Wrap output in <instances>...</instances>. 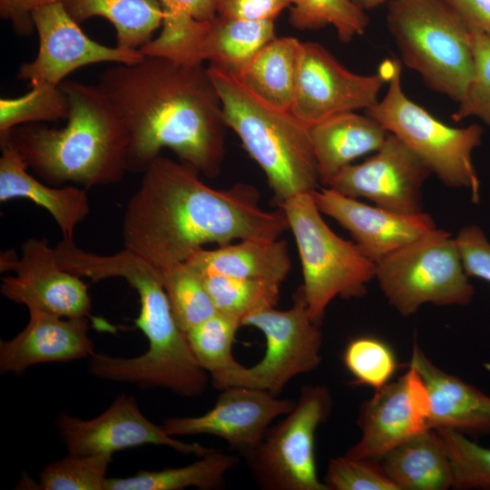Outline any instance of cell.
<instances>
[{
	"instance_id": "18",
	"label": "cell",
	"mask_w": 490,
	"mask_h": 490,
	"mask_svg": "<svg viewBox=\"0 0 490 490\" xmlns=\"http://www.w3.org/2000/svg\"><path fill=\"white\" fill-rule=\"evenodd\" d=\"M295 405L294 400L278 398L264 390L231 387L222 389L214 407L203 415L172 417L162 426L172 436L211 435L222 438L247 458L270 423L289 413Z\"/></svg>"
},
{
	"instance_id": "22",
	"label": "cell",
	"mask_w": 490,
	"mask_h": 490,
	"mask_svg": "<svg viewBox=\"0 0 490 490\" xmlns=\"http://www.w3.org/2000/svg\"><path fill=\"white\" fill-rule=\"evenodd\" d=\"M0 201L25 198L47 211L57 223L63 240H74L76 227L90 212L86 191L44 183L31 175L15 148L0 141Z\"/></svg>"
},
{
	"instance_id": "40",
	"label": "cell",
	"mask_w": 490,
	"mask_h": 490,
	"mask_svg": "<svg viewBox=\"0 0 490 490\" xmlns=\"http://www.w3.org/2000/svg\"><path fill=\"white\" fill-rule=\"evenodd\" d=\"M322 482L328 490H397L377 460L346 454L330 459Z\"/></svg>"
},
{
	"instance_id": "32",
	"label": "cell",
	"mask_w": 490,
	"mask_h": 490,
	"mask_svg": "<svg viewBox=\"0 0 490 490\" xmlns=\"http://www.w3.org/2000/svg\"><path fill=\"white\" fill-rule=\"evenodd\" d=\"M240 327V318L217 311L185 333L194 357L211 377L227 373L240 364L232 354Z\"/></svg>"
},
{
	"instance_id": "31",
	"label": "cell",
	"mask_w": 490,
	"mask_h": 490,
	"mask_svg": "<svg viewBox=\"0 0 490 490\" xmlns=\"http://www.w3.org/2000/svg\"><path fill=\"white\" fill-rule=\"evenodd\" d=\"M200 276L217 311L240 321L253 312L274 308L279 299L280 284L278 283L218 274Z\"/></svg>"
},
{
	"instance_id": "7",
	"label": "cell",
	"mask_w": 490,
	"mask_h": 490,
	"mask_svg": "<svg viewBox=\"0 0 490 490\" xmlns=\"http://www.w3.org/2000/svg\"><path fill=\"white\" fill-rule=\"evenodd\" d=\"M278 206L284 211L297 243L308 312L321 325L337 297H362L375 278L376 263L352 241L337 235L324 221L311 192L292 196Z\"/></svg>"
},
{
	"instance_id": "42",
	"label": "cell",
	"mask_w": 490,
	"mask_h": 490,
	"mask_svg": "<svg viewBox=\"0 0 490 490\" xmlns=\"http://www.w3.org/2000/svg\"><path fill=\"white\" fill-rule=\"evenodd\" d=\"M290 0H219L217 15L247 21H274Z\"/></svg>"
},
{
	"instance_id": "12",
	"label": "cell",
	"mask_w": 490,
	"mask_h": 490,
	"mask_svg": "<svg viewBox=\"0 0 490 490\" xmlns=\"http://www.w3.org/2000/svg\"><path fill=\"white\" fill-rule=\"evenodd\" d=\"M388 76L389 59L377 73L361 75L345 68L321 44L301 42L290 113L310 126L338 113L366 111L377 103Z\"/></svg>"
},
{
	"instance_id": "36",
	"label": "cell",
	"mask_w": 490,
	"mask_h": 490,
	"mask_svg": "<svg viewBox=\"0 0 490 490\" xmlns=\"http://www.w3.org/2000/svg\"><path fill=\"white\" fill-rule=\"evenodd\" d=\"M112 455L68 453L45 466L39 473L42 490H105Z\"/></svg>"
},
{
	"instance_id": "15",
	"label": "cell",
	"mask_w": 490,
	"mask_h": 490,
	"mask_svg": "<svg viewBox=\"0 0 490 490\" xmlns=\"http://www.w3.org/2000/svg\"><path fill=\"white\" fill-rule=\"evenodd\" d=\"M55 426L68 453L80 455L108 454L126 448L165 446L184 455L203 456L214 448L176 439L148 419L134 396L121 394L109 407L91 419H82L63 412Z\"/></svg>"
},
{
	"instance_id": "16",
	"label": "cell",
	"mask_w": 490,
	"mask_h": 490,
	"mask_svg": "<svg viewBox=\"0 0 490 490\" xmlns=\"http://www.w3.org/2000/svg\"><path fill=\"white\" fill-rule=\"evenodd\" d=\"M39 37L35 58L24 63L17 78L30 83L60 84L72 72L93 64L113 62L131 64L141 61L140 50L110 47L89 38L68 14L63 2L50 4L32 13Z\"/></svg>"
},
{
	"instance_id": "38",
	"label": "cell",
	"mask_w": 490,
	"mask_h": 490,
	"mask_svg": "<svg viewBox=\"0 0 490 490\" xmlns=\"http://www.w3.org/2000/svg\"><path fill=\"white\" fill-rule=\"evenodd\" d=\"M342 359L355 384L375 390L389 383L397 369L393 349L374 337L352 339L347 345Z\"/></svg>"
},
{
	"instance_id": "29",
	"label": "cell",
	"mask_w": 490,
	"mask_h": 490,
	"mask_svg": "<svg viewBox=\"0 0 490 490\" xmlns=\"http://www.w3.org/2000/svg\"><path fill=\"white\" fill-rule=\"evenodd\" d=\"M238 464L237 456L215 449L184 466L141 470L127 477H108L105 490H181L188 487L219 490L225 486L227 473Z\"/></svg>"
},
{
	"instance_id": "34",
	"label": "cell",
	"mask_w": 490,
	"mask_h": 490,
	"mask_svg": "<svg viewBox=\"0 0 490 490\" xmlns=\"http://www.w3.org/2000/svg\"><path fill=\"white\" fill-rule=\"evenodd\" d=\"M289 23L299 30L335 27L338 40L348 43L362 35L369 23L364 10L351 0H290Z\"/></svg>"
},
{
	"instance_id": "35",
	"label": "cell",
	"mask_w": 490,
	"mask_h": 490,
	"mask_svg": "<svg viewBox=\"0 0 490 490\" xmlns=\"http://www.w3.org/2000/svg\"><path fill=\"white\" fill-rule=\"evenodd\" d=\"M163 10L162 29L147 45L156 55H170L182 47L203 23L217 15L219 0H158Z\"/></svg>"
},
{
	"instance_id": "30",
	"label": "cell",
	"mask_w": 490,
	"mask_h": 490,
	"mask_svg": "<svg viewBox=\"0 0 490 490\" xmlns=\"http://www.w3.org/2000/svg\"><path fill=\"white\" fill-rule=\"evenodd\" d=\"M159 270L174 318L184 333L217 312L201 276L187 262Z\"/></svg>"
},
{
	"instance_id": "23",
	"label": "cell",
	"mask_w": 490,
	"mask_h": 490,
	"mask_svg": "<svg viewBox=\"0 0 490 490\" xmlns=\"http://www.w3.org/2000/svg\"><path fill=\"white\" fill-rule=\"evenodd\" d=\"M388 132L375 119L355 112L341 113L309 126L319 181H330L350 162L385 142Z\"/></svg>"
},
{
	"instance_id": "2",
	"label": "cell",
	"mask_w": 490,
	"mask_h": 490,
	"mask_svg": "<svg viewBox=\"0 0 490 490\" xmlns=\"http://www.w3.org/2000/svg\"><path fill=\"white\" fill-rule=\"evenodd\" d=\"M187 162L159 155L142 172L122 220L124 248L156 268L185 261L205 244L277 240L289 230L279 207L266 211L251 185L216 190Z\"/></svg>"
},
{
	"instance_id": "44",
	"label": "cell",
	"mask_w": 490,
	"mask_h": 490,
	"mask_svg": "<svg viewBox=\"0 0 490 490\" xmlns=\"http://www.w3.org/2000/svg\"><path fill=\"white\" fill-rule=\"evenodd\" d=\"M471 26L490 36V0H445Z\"/></svg>"
},
{
	"instance_id": "9",
	"label": "cell",
	"mask_w": 490,
	"mask_h": 490,
	"mask_svg": "<svg viewBox=\"0 0 490 490\" xmlns=\"http://www.w3.org/2000/svg\"><path fill=\"white\" fill-rule=\"evenodd\" d=\"M375 278L388 303L403 316L426 303L466 305L475 293L455 238L437 228L378 260Z\"/></svg>"
},
{
	"instance_id": "33",
	"label": "cell",
	"mask_w": 490,
	"mask_h": 490,
	"mask_svg": "<svg viewBox=\"0 0 490 490\" xmlns=\"http://www.w3.org/2000/svg\"><path fill=\"white\" fill-rule=\"evenodd\" d=\"M31 87L24 95L0 99V137L24 123L67 119L69 103L60 84L38 82Z\"/></svg>"
},
{
	"instance_id": "20",
	"label": "cell",
	"mask_w": 490,
	"mask_h": 490,
	"mask_svg": "<svg viewBox=\"0 0 490 490\" xmlns=\"http://www.w3.org/2000/svg\"><path fill=\"white\" fill-rule=\"evenodd\" d=\"M88 330L87 317L63 318L30 309L25 328L0 342V372L18 375L37 364L90 358L95 351Z\"/></svg>"
},
{
	"instance_id": "4",
	"label": "cell",
	"mask_w": 490,
	"mask_h": 490,
	"mask_svg": "<svg viewBox=\"0 0 490 490\" xmlns=\"http://www.w3.org/2000/svg\"><path fill=\"white\" fill-rule=\"evenodd\" d=\"M224 121L264 172L276 203L319 188L309 126L263 102L231 73L211 64Z\"/></svg>"
},
{
	"instance_id": "27",
	"label": "cell",
	"mask_w": 490,
	"mask_h": 490,
	"mask_svg": "<svg viewBox=\"0 0 490 490\" xmlns=\"http://www.w3.org/2000/svg\"><path fill=\"white\" fill-rule=\"evenodd\" d=\"M300 43L294 37H275L235 76L263 102L290 112Z\"/></svg>"
},
{
	"instance_id": "8",
	"label": "cell",
	"mask_w": 490,
	"mask_h": 490,
	"mask_svg": "<svg viewBox=\"0 0 490 490\" xmlns=\"http://www.w3.org/2000/svg\"><path fill=\"white\" fill-rule=\"evenodd\" d=\"M401 73V62L389 59L387 93L366 114L402 141L445 185L468 190L478 203L480 181L472 153L482 142V127L456 128L437 120L404 93Z\"/></svg>"
},
{
	"instance_id": "14",
	"label": "cell",
	"mask_w": 490,
	"mask_h": 490,
	"mask_svg": "<svg viewBox=\"0 0 490 490\" xmlns=\"http://www.w3.org/2000/svg\"><path fill=\"white\" fill-rule=\"evenodd\" d=\"M431 173L412 150L388 133L372 157L347 165L326 187L351 198H366L384 209L416 214L422 212V188Z\"/></svg>"
},
{
	"instance_id": "26",
	"label": "cell",
	"mask_w": 490,
	"mask_h": 490,
	"mask_svg": "<svg viewBox=\"0 0 490 490\" xmlns=\"http://www.w3.org/2000/svg\"><path fill=\"white\" fill-rule=\"evenodd\" d=\"M275 37L274 21H247L217 15L196 42L189 64L210 61L238 75Z\"/></svg>"
},
{
	"instance_id": "28",
	"label": "cell",
	"mask_w": 490,
	"mask_h": 490,
	"mask_svg": "<svg viewBox=\"0 0 490 490\" xmlns=\"http://www.w3.org/2000/svg\"><path fill=\"white\" fill-rule=\"evenodd\" d=\"M63 3L78 24L93 16L108 19L116 31V46L125 50H141L152 41L164 16L158 0H64Z\"/></svg>"
},
{
	"instance_id": "17",
	"label": "cell",
	"mask_w": 490,
	"mask_h": 490,
	"mask_svg": "<svg viewBox=\"0 0 490 490\" xmlns=\"http://www.w3.org/2000/svg\"><path fill=\"white\" fill-rule=\"evenodd\" d=\"M430 401L426 387L416 369L376 389L359 407L358 425L361 437L346 451L356 458L379 460L388 451L430 429Z\"/></svg>"
},
{
	"instance_id": "10",
	"label": "cell",
	"mask_w": 490,
	"mask_h": 490,
	"mask_svg": "<svg viewBox=\"0 0 490 490\" xmlns=\"http://www.w3.org/2000/svg\"><path fill=\"white\" fill-rule=\"evenodd\" d=\"M241 326L254 327L263 333L266 352L250 368L240 363L232 370L212 377L211 384L219 390L246 387L278 397L293 377L313 371L321 362L320 326L309 315L301 286L293 295L291 308L258 310L243 318Z\"/></svg>"
},
{
	"instance_id": "6",
	"label": "cell",
	"mask_w": 490,
	"mask_h": 490,
	"mask_svg": "<svg viewBox=\"0 0 490 490\" xmlns=\"http://www.w3.org/2000/svg\"><path fill=\"white\" fill-rule=\"evenodd\" d=\"M139 299L135 325L146 337L148 349L132 358L94 352L89 358L90 373L100 379L164 388L181 397L200 396L207 388V371L177 324L163 287H150Z\"/></svg>"
},
{
	"instance_id": "1",
	"label": "cell",
	"mask_w": 490,
	"mask_h": 490,
	"mask_svg": "<svg viewBox=\"0 0 490 490\" xmlns=\"http://www.w3.org/2000/svg\"><path fill=\"white\" fill-rule=\"evenodd\" d=\"M98 87L127 133L129 172L142 173L168 148L207 177L220 173L227 125L202 64L144 54L105 70Z\"/></svg>"
},
{
	"instance_id": "24",
	"label": "cell",
	"mask_w": 490,
	"mask_h": 490,
	"mask_svg": "<svg viewBox=\"0 0 490 490\" xmlns=\"http://www.w3.org/2000/svg\"><path fill=\"white\" fill-rule=\"evenodd\" d=\"M198 274H218L281 284L291 260L282 240L244 239L214 250L201 248L185 260Z\"/></svg>"
},
{
	"instance_id": "37",
	"label": "cell",
	"mask_w": 490,
	"mask_h": 490,
	"mask_svg": "<svg viewBox=\"0 0 490 490\" xmlns=\"http://www.w3.org/2000/svg\"><path fill=\"white\" fill-rule=\"evenodd\" d=\"M449 457L455 489L490 490V448L470 440L463 433L436 429Z\"/></svg>"
},
{
	"instance_id": "39",
	"label": "cell",
	"mask_w": 490,
	"mask_h": 490,
	"mask_svg": "<svg viewBox=\"0 0 490 490\" xmlns=\"http://www.w3.org/2000/svg\"><path fill=\"white\" fill-rule=\"evenodd\" d=\"M474 74L458 108L452 115L455 122L478 117L490 126V36L471 27Z\"/></svg>"
},
{
	"instance_id": "25",
	"label": "cell",
	"mask_w": 490,
	"mask_h": 490,
	"mask_svg": "<svg viewBox=\"0 0 490 490\" xmlns=\"http://www.w3.org/2000/svg\"><path fill=\"white\" fill-rule=\"evenodd\" d=\"M380 465L397 490H446L452 487V469L436 429L425 430L397 446Z\"/></svg>"
},
{
	"instance_id": "3",
	"label": "cell",
	"mask_w": 490,
	"mask_h": 490,
	"mask_svg": "<svg viewBox=\"0 0 490 490\" xmlns=\"http://www.w3.org/2000/svg\"><path fill=\"white\" fill-rule=\"evenodd\" d=\"M69 103L62 128L26 124L0 137L8 142L45 183L73 182L86 189L119 182L127 170L128 137L98 87L75 81L60 83Z\"/></svg>"
},
{
	"instance_id": "21",
	"label": "cell",
	"mask_w": 490,
	"mask_h": 490,
	"mask_svg": "<svg viewBox=\"0 0 490 490\" xmlns=\"http://www.w3.org/2000/svg\"><path fill=\"white\" fill-rule=\"evenodd\" d=\"M409 366L422 377L429 396V424L474 436L490 435V397L445 372L415 344Z\"/></svg>"
},
{
	"instance_id": "5",
	"label": "cell",
	"mask_w": 490,
	"mask_h": 490,
	"mask_svg": "<svg viewBox=\"0 0 490 490\" xmlns=\"http://www.w3.org/2000/svg\"><path fill=\"white\" fill-rule=\"evenodd\" d=\"M387 24L403 63L459 103L474 74L471 26L445 0H391Z\"/></svg>"
},
{
	"instance_id": "13",
	"label": "cell",
	"mask_w": 490,
	"mask_h": 490,
	"mask_svg": "<svg viewBox=\"0 0 490 490\" xmlns=\"http://www.w3.org/2000/svg\"><path fill=\"white\" fill-rule=\"evenodd\" d=\"M8 270L15 275L4 277L0 290L9 300L63 318L90 317L88 285L62 268L47 239L26 240L19 259L5 252L1 270Z\"/></svg>"
},
{
	"instance_id": "41",
	"label": "cell",
	"mask_w": 490,
	"mask_h": 490,
	"mask_svg": "<svg viewBox=\"0 0 490 490\" xmlns=\"http://www.w3.org/2000/svg\"><path fill=\"white\" fill-rule=\"evenodd\" d=\"M455 240L466 275L490 282V242L481 228L466 226Z\"/></svg>"
},
{
	"instance_id": "43",
	"label": "cell",
	"mask_w": 490,
	"mask_h": 490,
	"mask_svg": "<svg viewBox=\"0 0 490 490\" xmlns=\"http://www.w3.org/2000/svg\"><path fill=\"white\" fill-rule=\"evenodd\" d=\"M64 0H0V15L9 20L17 34L27 35L34 28L32 13L42 6Z\"/></svg>"
},
{
	"instance_id": "19",
	"label": "cell",
	"mask_w": 490,
	"mask_h": 490,
	"mask_svg": "<svg viewBox=\"0 0 490 490\" xmlns=\"http://www.w3.org/2000/svg\"><path fill=\"white\" fill-rule=\"evenodd\" d=\"M311 194L319 211L346 229L375 263L436 228L432 217L423 211L404 214L368 205L329 187Z\"/></svg>"
},
{
	"instance_id": "11",
	"label": "cell",
	"mask_w": 490,
	"mask_h": 490,
	"mask_svg": "<svg viewBox=\"0 0 490 490\" xmlns=\"http://www.w3.org/2000/svg\"><path fill=\"white\" fill-rule=\"evenodd\" d=\"M332 409L329 390L303 386L294 408L268 428L246 458L258 486L265 490H328L317 475L315 433Z\"/></svg>"
},
{
	"instance_id": "45",
	"label": "cell",
	"mask_w": 490,
	"mask_h": 490,
	"mask_svg": "<svg viewBox=\"0 0 490 490\" xmlns=\"http://www.w3.org/2000/svg\"><path fill=\"white\" fill-rule=\"evenodd\" d=\"M351 1L360 9L366 11V10H369L374 7H377L387 1L390 2L391 0H351Z\"/></svg>"
}]
</instances>
